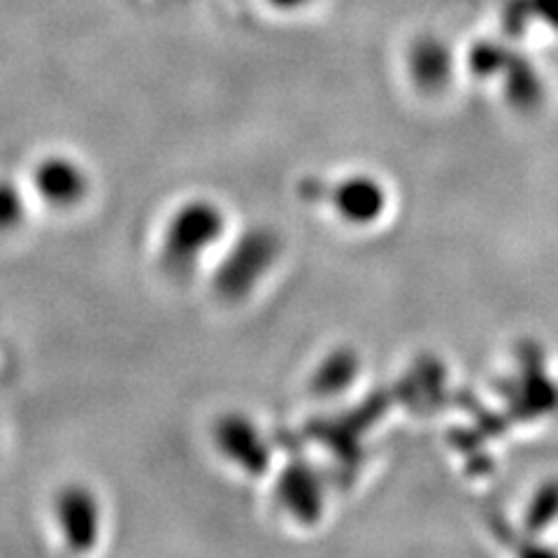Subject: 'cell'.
<instances>
[{
  "label": "cell",
  "mask_w": 558,
  "mask_h": 558,
  "mask_svg": "<svg viewBox=\"0 0 558 558\" xmlns=\"http://www.w3.org/2000/svg\"><path fill=\"white\" fill-rule=\"evenodd\" d=\"M229 238L231 215L221 201L205 194L186 196L168 209L156 231V268L170 282H194L207 275Z\"/></svg>",
  "instance_id": "cell-1"
},
{
  "label": "cell",
  "mask_w": 558,
  "mask_h": 558,
  "mask_svg": "<svg viewBox=\"0 0 558 558\" xmlns=\"http://www.w3.org/2000/svg\"><path fill=\"white\" fill-rule=\"evenodd\" d=\"M277 258L279 238L266 226H254L226 240L223 250L207 270L209 287L221 303L238 305L258 289L275 268Z\"/></svg>",
  "instance_id": "cell-2"
},
{
  "label": "cell",
  "mask_w": 558,
  "mask_h": 558,
  "mask_svg": "<svg viewBox=\"0 0 558 558\" xmlns=\"http://www.w3.org/2000/svg\"><path fill=\"white\" fill-rule=\"evenodd\" d=\"M47 517L68 554L89 556L98 551L108 535V502L92 482H61L47 500Z\"/></svg>",
  "instance_id": "cell-3"
},
{
  "label": "cell",
  "mask_w": 558,
  "mask_h": 558,
  "mask_svg": "<svg viewBox=\"0 0 558 558\" xmlns=\"http://www.w3.org/2000/svg\"><path fill=\"white\" fill-rule=\"evenodd\" d=\"M35 207L47 215L70 217L94 198V170L75 151L51 149L35 159L24 178Z\"/></svg>",
  "instance_id": "cell-4"
},
{
  "label": "cell",
  "mask_w": 558,
  "mask_h": 558,
  "mask_svg": "<svg viewBox=\"0 0 558 558\" xmlns=\"http://www.w3.org/2000/svg\"><path fill=\"white\" fill-rule=\"evenodd\" d=\"M209 445L217 459L233 473L258 480L266 477L275 463V449L256 418L240 410H226L209 424Z\"/></svg>",
  "instance_id": "cell-5"
},
{
  "label": "cell",
  "mask_w": 558,
  "mask_h": 558,
  "mask_svg": "<svg viewBox=\"0 0 558 558\" xmlns=\"http://www.w3.org/2000/svg\"><path fill=\"white\" fill-rule=\"evenodd\" d=\"M272 496L277 508L295 523H314L324 510V486L317 470L305 461H291L277 473Z\"/></svg>",
  "instance_id": "cell-6"
},
{
  "label": "cell",
  "mask_w": 558,
  "mask_h": 558,
  "mask_svg": "<svg viewBox=\"0 0 558 558\" xmlns=\"http://www.w3.org/2000/svg\"><path fill=\"white\" fill-rule=\"evenodd\" d=\"M389 194L371 174H349L333 186L336 213L354 226H371L387 213Z\"/></svg>",
  "instance_id": "cell-7"
},
{
  "label": "cell",
  "mask_w": 558,
  "mask_h": 558,
  "mask_svg": "<svg viewBox=\"0 0 558 558\" xmlns=\"http://www.w3.org/2000/svg\"><path fill=\"white\" fill-rule=\"evenodd\" d=\"M35 209L26 182L0 174V240L20 235Z\"/></svg>",
  "instance_id": "cell-8"
},
{
  "label": "cell",
  "mask_w": 558,
  "mask_h": 558,
  "mask_svg": "<svg viewBox=\"0 0 558 558\" xmlns=\"http://www.w3.org/2000/svg\"><path fill=\"white\" fill-rule=\"evenodd\" d=\"M359 373V356L352 349H336L330 352L312 375L310 389L314 396H336L342 393Z\"/></svg>",
  "instance_id": "cell-9"
},
{
  "label": "cell",
  "mask_w": 558,
  "mask_h": 558,
  "mask_svg": "<svg viewBox=\"0 0 558 558\" xmlns=\"http://www.w3.org/2000/svg\"><path fill=\"white\" fill-rule=\"evenodd\" d=\"M556 514H558V484H549L533 500L529 510V523L533 529H545Z\"/></svg>",
  "instance_id": "cell-10"
}]
</instances>
